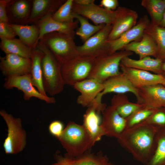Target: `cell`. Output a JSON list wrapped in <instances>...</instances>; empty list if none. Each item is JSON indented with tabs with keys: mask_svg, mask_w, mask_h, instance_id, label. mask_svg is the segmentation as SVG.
I'll use <instances>...</instances> for the list:
<instances>
[{
	"mask_svg": "<svg viewBox=\"0 0 165 165\" xmlns=\"http://www.w3.org/2000/svg\"><path fill=\"white\" fill-rule=\"evenodd\" d=\"M159 129L142 123L125 129L117 139L120 145L134 159L147 165L156 147Z\"/></svg>",
	"mask_w": 165,
	"mask_h": 165,
	"instance_id": "obj_1",
	"label": "cell"
},
{
	"mask_svg": "<svg viewBox=\"0 0 165 165\" xmlns=\"http://www.w3.org/2000/svg\"><path fill=\"white\" fill-rule=\"evenodd\" d=\"M35 47L43 53L41 64L42 82L45 92L51 96L61 93L65 85L62 75V65L41 41L38 42Z\"/></svg>",
	"mask_w": 165,
	"mask_h": 165,
	"instance_id": "obj_2",
	"label": "cell"
},
{
	"mask_svg": "<svg viewBox=\"0 0 165 165\" xmlns=\"http://www.w3.org/2000/svg\"><path fill=\"white\" fill-rule=\"evenodd\" d=\"M57 139L66 152L64 155L71 157L90 151L94 145L83 125L73 121L68 123Z\"/></svg>",
	"mask_w": 165,
	"mask_h": 165,
	"instance_id": "obj_3",
	"label": "cell"
},
{
	"mask_svg": "<svg viewBox=\"0 0 165 165\" xmlns=\"http://www.w3.org/2000/svg\"><path fill=\"white\" fill-rule=\"evenodd\" d=\"M75 35L53 32L44 35L39 41L51 52L61 65L79 54L74 40Z\"/></svg>",
	"mask_w": 165,
	"mask_h": 165,
	"instance_id": "obj_4",
	"label": "cell"
},
{
	"mask_svg": "<svg viewBox=\"0 0 165 165\" xmlns=\"http://www.w3.org/2000/svg\"><path fill=\"white\" fill-rule=\"evenodd\" d=\"M133 54L132 52L123 50L95 58L87 78L94 79L103 83L110 78L120 74L122 60Z\"/></svg>",
	"mask_w": 165,
	"mask_h": 165,
	"instance_id": "obj_5",
	"label": "cell"
},
{
	"mask_svg": "<svg viewBox=\"0 0 165 165\" xmlns=\"http://www.w3.org/2000/svg\"><path fill=\"white\" fill-rule=\"evenodd\" d=\"M0 115L5 120L8 128V134L3 144L5 153L16 154L22 152L26 145L27 135L22 127V120L15 118L4 110Z\"/></svg>",
	"mask_w": 165,
	"mask_h": 165,
	"instance_id": "obj_6",
	"label": "cell"
},
{
	"mask_svg": "<svg viewBox=\"0 0 165 165\" xmlns=\"http://www.w3.org/2000/svg\"><path fill=\"white\" fill-rule=\"evenodd\" d=\"M95 58L79 55L61 66V73L65 84L73 86L87 79Z\"/></svg>",
	"mask_w": 165,
	"mask_h": 165,
	"instance_id": "obj_7",
	"label": "cell"
},
{
	"mask_svg": "<svg viewBox=\"0 0 165 165\" xmlns=\"http://www.w3.org/2000/svg\"><path fill=\"white\" fill-rule=\"evenodd\" d=\"M112 25L106 24L77 48L79 55L96 58L109 53L108 38Z\"/></svg>",
	"mask_w": 165,
	"mask_h": 165,
	"instance_id": "obj_8",
	"label": "cell"
},
{
	"mask_svg": "<svg viewBox=\"0 0 165 165\" xmlns=\"http://www.w3.org/2000/svg\"><path fill=\"white\" fill-rule=\"evenodd\" d=\"M72 9L75 13L90 19L96 25H112L118 12L117 9L115 10H108L94 3L83 6L73 3Z\"/></svg>",
	"mask_w": 165,
	"mask_h": 165,
	"instance_id": "obj_9",
	"label": "cell"
},
{
	"mask_svg": "<svg viewBox=\"0 0 165 165\" xmlns=\"http://www.w3.org/2000/svg\"><path fill=\"white\" fill-rule=\"evenodd\" d=\"M3 86L7 89L16 88L21 90L24 93V99L26 101L35 97L49 104H54L56 102L54 97L45 96L35 88L32 83L30 74L6 78Z\"/></svg>",
	"mask_w": 165,
	"mask_h": 165,
	"instance_id": "obj_10",
	"label": "cell"
},
{
	"mask_svg": "<svg viewBox=\"0 0 165 165\" xmlns=\"http://www.w3.org/2000/svg\"><path fill=\"white\" fill-rule=\"evenodd\" d=\"M0 69L6 78L30 74L31 59L12 54L0 57Z\"/></svg>",
	"mask_w": 165,
	"mask_h": 165,
	"instance_id": "obj_11",
	"label": "cell"
},
{
	"mask_svg": "<svg viewBox=\"0 0 165 165\" xmlns=\"http://www.w3.org/2000/svg\"><path fill=\"white\" fill-rule=\"evenodd\" d=\"M150 22L147 16L144 15L140 19L135 26L119 38L108 41L109 53L111 54L123 50L126 46L132 42L140 41Z\"/></svg>",
	"mask_w": 165,
	"mask_h": 165,
	"instance_id": "obj_12",
	"label": "cell"
},
{
	"mask_svg": "<svg viewBox=\"0 0 165 165\" xmlns=\"http://www.w3.org/2000/svg\"><path fill=\"white\" fill-rule=\"evenodd\" d=\"M102 91L97 96L95 101L101 104L103 96L108 93L124 94L127 92L133 93L135 96L137 103L140 104V99L138 90L135 88L126 76L122 72L121 74L108 79L103 82Z\"/></svg>",
	"mask_w": 165,
	"mask_h": 165,
	"instance_id": "obj_13",
	"label": "cell"
},
{
	"mask_svg": "<svg viewBox=\"0 0 165 165\" xmlns=\"http://www.w3.org/2000/svg\"><path fill=\"white\" fill-rule=\"evenodd\" d=\"M54 158L55 162L51 165H114L101 152L94 154L88 151L74 157L63 156L57 152Z\"/></svg>",
	"mask_w": 165,
	"mask_h": 165,
	"instance_id": "obj_14",
	"label": "cell"
},
{
	"mask_svg": "<svg viewBox=\"0 0 165 165\" xmlns=\"http://www.w3.org/2000/svg\"><path fill=\"white\" fill-rule=\"evenodd\" d=\"M102 113L101 126L105 135L118 138L126 129V118L111 105L107 106Z\"/></svg>",
	"mask_w": 165,
	"mask_h": 165,
	"instance_id": "obj_15",
	"label": "cell"
},
{
	"mask_svg": "<svg viewBox=\"0 0 165 165\" xmlns=\"http://www.w3.org/2000/svg\"><path fill=\"white\" fill-rule=\"evenodd\" d=\"M124 74L136 88L157 84H163L165 76L149 72L120 66Z\"/></svg>",
	"mask_w": 165,
	"mask_h": 165,
	"instance_id": "obj_16",
	"label": "cell"
},
{
	"mask_svg": "<svg viewBox=\"0 0 165 165\" xmlns=\"http://www.w3.org/2000/svg\"><path fill=\"white\" fill-rule=\"evenodd\" d=\"M118 12L116 21L112 25L108 41L117 38L135 25L138 14L136 12L124 7L119 6Z\"/></svg>",
	"mask_w": 165,
	"mask_h": 165,
	"instance_id": "obj_17",
	"label": "cell"
},
{
	"mask_svg": "<svg viewBox=\"0 0 165 165\" xmlns=\"http://www.w3.org/2000/svg\"><path fill=\"white\" fill-rule=\"evenodd\" d=\"M73 87L80 93L77 99V103L83 107L87 108L91 105L104 88L103 83L92 78H87L78 82Z\"/></svg>",
	"mask_w": 165,
	"mask_h": 165,
	"instance_id": "obj_18",
	"label": "cell"
},
{
	"mask_svg": "<svg viewBox=\"0 0 165 165\" xmlns=\"http://www.w3.org/2000/svg\"><path fill=\"white\" fill-rule=\"evenodd\" d=\"M65 1L61 0H32L31 13L27 24L36 25L52 16Z\"/></svg>",
	"mask_w": 165,
	"mask_h": 165,
	"instance_id": "obj_19",
	"label": "cell"
},
{
	"mask_svg": "<svg viewBox=\"0 0 165 165\" xmlns=\"http://www.w3.org/2000/svg\"><path fill=\"white\" fill-rule=\"evenodd\" d=\"M138 89L140 104L154 108H165V85L157 84Z\"/></svg>",
	"mask_w": 165,
	"mask_h": 165,
	"instance_id": "obj_20",
	"label": "cell"
},
{
	"mask_svg": "<svg viewBox=\"0 0 165 165\" xmlns=\"http://www.w3.org/2000/svg\"><path fill=\"white\" fill-rule=\"evenodd\" d=\"M32 0H10L7 6L9 23L27 24L31 12Z\"/></svg>",
	"mask_w": 165,
	"mask_h": 165,
	"instance_id": "obj_21",
	"label": "cell"
},
{
	"mask_svg": "<svg viewBox=\"0 0 165 165\" xmlns=\"http://www.w3.org/2000/svg\"><path fill=\"white\" fill-rule=\"evenodd\" d=\"M83 116V124L94 144L105 135L101 126L102 120L100 113L91 105L88 107Z\"/></svg>",
	"mask_w": 165,
	"mask_h": 165,
	"instance_id": "obj_22",
	"label": "cell"
},
{
	"mask_svg": "<svg viewBox=\"0 0 165 165\" xmlns=\"http://www.w3.org/2000/svg\"><path fill=\"white\" fill-rule=\"evenodd\" d=\"M163 62L160 59L152 58L150 57L138 60L126 57L122 60L120 66L150 71L154 74L165 76V72L162 68Z\"/></svg>",
	"mask_w": 165,
	"mask_h": 165,
	"instance_id": "obj_23",
	"label": "cell"
},
{
	"mask_svg": "<svg viewBox=\"0 0 165 165\" xmlns=\"http://www.w3.org/2000/svg\"><path fill=\"white\" fill-rule=\"evenodd\" d=\"M36 25L39 29L38 42L44 35L51 32H58L75 35V30L77 27L78 22L62 23L54 20L51 16H50L43 19Z\"/></svg>",
	"mask_w": 165,
	"mask_h": 165,
	"instance_id": "obj_24",
	"label": "cell"
},
{
	"mask_svg": "<svg viewBox=\"0 0 165 165\" xmlns=\"http://www.w3.org/2000/svg\"><path fill=\"white\" fill-rule=\"evenodd\" d=\"M123 50L135 53L139 55V59L150 56L156 58L157 52V47L153 39L145 33L140 41L130 43Z\"/></svg>",
	"mask_w": 165,
	"mask_h": 165,
	"instance_id": "obj_25",
	"label": "cell"
},
{
	"mask_svg": "<svg viewBox=\"0 0 165 165\" xmlns=\"http://www.w3.org/2000/svg\"><path fill=\"white\" fill-rule=\"evenodd\" d=\"M9 24L23 43L32 49L35 48L38 42L39 33V28L37 25Z\"/></svg>",
	"mask_w": 165,
	"mask_h": 165,
	"instance_id": "obj_26",
	"label": "cell"
},
{
	"mask_svg": "<svg viewBox=\"0 0 165 165\" xmlns=\"http://www.w3.org/2000/svg\"><path fill=\"white\" fill-rule=\"evenodd\" d=\"M43 56V52L35 47L33 49L31 58V66L30 75L33 85L42 94L47 96L44 88L42 68V60Z\"/></svg>",
	"mask_w": 165,
	"mask_h": 165,
	"instance_id": "obj_27",
	"label": "cell"
},
{
	"mask_svg": "<svg viewBox=\"0 0 165 165\" xmlns=\"http://www.w3.org/2000/svg\"><path fill=\"white\" fill-rule=\"evenodd\" d=\"M111 105L125 118L143 106L142 104L131 102L127 96L122 94H117L113 96L111 99Z\"/></svg>",
	"mask_w": 165,
	"mask_h": 165,
	"instance_id": "obj_28",
	"label": "cell"
},
{
	"mask_svg": "<svg viewBox=\"0 0 165 165\" xmlns=\"http://www.w3.org/2000/svg\"><path fill=\"white\" fill-rule=\"evenodd\" d=\"M0 48L6 54H14L30 59L33 49L26 46L19 39L16 38L1 40Z\"/></svg>",
	"mask_w": 165,
	"mask_h": 165,
	"instance_id": "obj_29",
	"label": "cell"
},
{
	"mask_svg": "<svg viewBox=\"0 0 165 165\" xmlns=\"http://www.w3.org/2000/svg\"><path fill=\"white\" fill-rule=\"evenodd\" d=\"M145 33L150 35L154 41L157 48L156 58L165 60V28L150 22Z\"/></svg>",
	"mask_w": 165,
	"mask_h": 165,
	"instance_id": "obj_30",
	"label": "cell"
},
{
	"mask_svg": "<svg viewBox=\"0 0 165 165\" xmlns=\"http://www.w3.org/2000/svg\"><path fill=\"white\" fill-rule=\"evenodd\" d=\"M141 5L149 14L151 22L159 25L165 9V0H142Z\"/></svg>",
	"mask_w": 165,
	"mask_h": 165,
	"instance_id": "obj_31",
	"label": "cell"
},
{
	"mask_svg": "<svg viewBox=\"0 0 165 165\" xmlns=\"http://www.w3.org/2000/svg\"><path fill=\"white\" fill-rule=\"evenodd\" d=\"M74 17L80 24V26L76 31L75 33L84 42L101 30L105 25L91 24L86 18L75 12Z\"/></svg>",
	"mask_w": 165,
	"mask_h": 165,
	"instance_id": "obj_32",
	"label": "cell"
},
{
	"mask_svg": "<svg viewBox=\"0 0 165 165\" xmlns=\"http://www.w3.org/2000/svg\"><path fill=\"white\" fill-rule=\"evenodd\" d=\"M147 165H165V128H159L155 152Z\"/></svg>",
	"mask_w": 165,
	"mask_h": 165,
	"instance_id": "obj_33",
	"label": "cell"
},
{
	"mask_svg": "<svg viewBox=\"0 0 165 165\" xmlns=\"http://www.w3.org/2000/svg\"><path fill=\"white\" fill-rule=\"evenodd\" d=\"M73 0H67L52 16L54 20L64 23L73 22L75 18L72 9Z\"/></svg>",
	"mask_w": 165,
	"mask_h": 165,
	"instance_id": "obj_34",
	"label": "cell"
},
{
	"mask_svg": "<svg viewBox=\"0 0 165 165\" xmlns=\"http://www.w3.org/2000/svg\"><path fill=\"white\" fill-rule=\"evenodd\" d=\"M155 109L143 105L142 107L135 111L126 118L125 129L144 122L153 112Z\"/></svg>",
	"mask_w": 165,
	"mask_h": 165,
	"instance_id": "obj_35",
	"label": "cell"
},
{
	"mask_svg": "<svg viewBox=\"0 0 165 165\" xmlns=\"http://www.w3.org/2000/svg\"><path fill=\"white\" fill-rule=\"evenodd\" d=\"M142 123L158 128H165V108H156L150 116Z\"/></svg>",
	"mask_w": 165,
	"mask_h": 165,
	"instance_id": "obj_36",
	"label": "cell"
},
{
	"mask_svg": "<svg viewBox=\"0 0 165 165\" xmlns=\"http://www.w3.org/2000/svg\"><path fill=\"white\" fill-rule=\"evenodd\" d=\"M17 36L9 23L0 22V38L1 40L12 39Z\"/></svg>",
	"mask_w": 165,
	"mask_h": 165,
	"instance_id": "obj_37",
	"label": "cell"
},
{
	"mask_svg": "<svg viewBox=\"0 0 165 165\" xmlns=\"http://www.w3.org/2000/svg\"><path fill=\"white\" fill-rule=\"evenodd\" d=\"M64 129L63 123L58 120L51 122L48 127L49 131L50 134L57 139L61 136Z\"/></svg>",
	"mask_w": 165,
	"mask_h": 165,
	"instance_id": "obj_38",
	"label": "cell"
},
{
	"mask_svg": "<svg viewBox=\"0 0 165 165\" xmlns=\"http://www.w3.org/2000/svg\"><path fill=\"white\" fill-rule=\"evenodd\" d=\"M10 0H0V22L9 23L7 6Z\"/></svg>",
	"mask_w": 165,
	"mask_h": 165,
	"instance_id": "obj_39",
	"label": "cell"
},
{
	"mask_svg": "<svg viewBox=\"0 0 165 165\" xmlns=\"http://www.w3.org/2000/svg\"><path fill=\"white\" fill-rule=\"evenodd\" d=\"M117 0H102L100 6L108 10H115L119 7Z\"/></svg>",
	"mask_w": 165,
	"mask_h": 165,
	"instance_id": "obj_40",
	"label": "cell"
},
{
	"mask_svg": "<svg viewBox=\"0 0 165 165\" xmlns=\"http://www.w3.org/2000/svg\"><path fill=\"white\" fill-rule=\"evenodd\" d=\"M94 0H73L74 3L81 6H88L94 4Z\"/></svg>",
	"mask_w": 165,
	"mask_h": 165,
	"instance_id": "obj_41",
	"label": "cell"
},
{
	"mask_svg": "<svg viewBox=\"0 0 165 165\" xmlns=\"http://www.w3.org/2000/svg\"><path fill=\"white\" fill-rule=\"evenodd\" d=\"M159 26L163 28H165V9L163 15L162 20L160 22Z\"/></svg>",
	"mask_w": 165,
	"mask_h": 165,
	"instance_id": "obj_42",
	"label": "cell"
},
{
	"mask_svg": "<svg viewBox=\"0 0 165 165\" xmlns=\"http://www.w3.org/2000/svg\"><path fill=\"white\" fill-rule=\"evenodd\" d=\"M162 68L163 71L165 72V60L163 61L162 66Z\"/></svg>",
	"mask_w": 165,
	"mask_h": 165,
	"instance_id": "obj_43",
	"label": "cell"
},
{
	"mask_svg": "<svg viewBox=\"0 0 165 165\" xmlns=\"http://www.w3.org/2000/svg\"><path fill=\"white\" fill-rule=\"evenodd\" d=\"M163 85H165V81H164V84H163Z\"/></svg>",
	"mask_w": 165,
	"mask_h": 165,
	"instance_id": "obj_44",
	"label": "cell"
}]
</instances>
